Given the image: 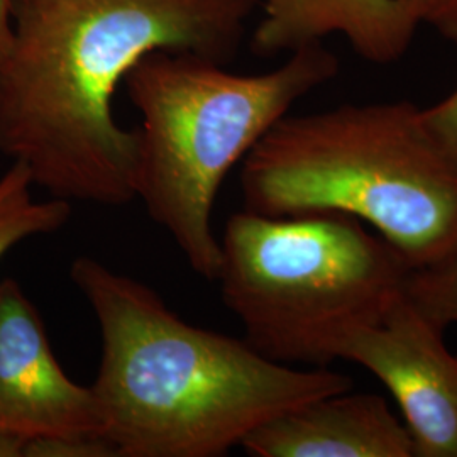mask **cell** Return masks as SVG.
<instances>
[{"mask_svg":"<svg viewBox=\"0 0 457 457\" xmlns=\"http://www.w3.org/2000/svg\"><path fill=\"white\" fill-rule=\"evenodd\" d=\"M34 183L26 166L12 163L0 177V262L17 245L46 236L65 226L71 204L53 198L36 200Z\"/></svg>","mask_w":457,"mask_h":457,"instance_id":"30bf717a","label":"cell"},{"mask_svg":"<svg viewBox=\"0 0 457 457\" xmlns=\"http://www.w3.org/2000/svg\"><path fill=\"white\" fill-rule=\"evenodd\" d=\"M70 278L94 312L92 390L117 457H222L278 415L353 388L328 366L298 370L251 344L188 324L146 283L92 256Z\"/></svg>","mask_w":457,"mask_h":457,"instance_id":"7a4b0ae2","label":"cell"},{"mask_svg":"<svg viewBox=\"0 0 457 457\" xmlns=\"http://www.w3.org/2000/svg\"><path fill=\"white\" fill-rule=\"evenodd\" d=\"M339 73L322 43L295 49L283 65L237 75L190 51L156 49L124 79L141 114L134 192L200 278L215 281L220 237L213 209L230 170L300 98Z\"/></svg>","mask_w":457,"mask_h":457,"instance_id":"277c9868","label":"cell"},{"mask_svg":"<svg viewBox=\"0 0 457 457\" xmlns=\"http://www.w3.org/2000/svg\"><path fill=\"white\" fill-rule=\"evenodd\" d=\"M411 21L457 43V0H398Z\"/></svg>","mask_w":457,"mask_h":457,"instance_id":"5bb4252c","label":"cell"},{"mask_svg":"<svg viewBox=\"0 0 457 457\" xmlns=\"http://www.w3.org/2000/svg\"><path fill=\"white\" fill-rule=\"evenodd\" d=\"M444 332L403 290L379 319L345 328L330 351L332 362H356L390 390L415 457H457V354Z\"/></svg>","mask_w":457,"mask_h":457,"instance_id":"8992f818","label":"cell"},{"mask_svg":"<svg viewBox=\"0 0 457 457\" xmlns=\"http://www.w3.org/2000/svg\"><path fill=\"white\" fill-rule=\"evenodd\" d=\"M403 290L436 326L457 324V245L437 262L410 270Z\"/></svg>","mask_w":457,"mask_h":457,"instance_id":"8fae6325","label":"cell"},{"mask_svg":"<svg viewBox=\"0 0 457 457\" xmlns=\"http://www.w3.org/2000/svg\"><path fill=\"white\" fill-rule=\"evenodd\" d=\"M253 457H415L405 422L375 393H332L256 428L243 445Z\"/></svg>","mask_w":457,"mask_h":457,"instance_id":"ba28073f","label":"cell"},{"mask_svg":"<svg viewBox=\"0 0 457 457\" xmlns=\"http://www.w3.org/2000/svg\"><path fill=\"white\" fill-rule=\"evenodd\" d=\"M417 29L398 0H264L251 48L273 56L341 34L362 60L388 65L405 56Z\"/></svg>","mask_w":457,"mask_h":457,"instance_id":"9c48e42d","label":"cell"},{"mask_svg":"<svg viewBox=\"0 0 457 457\" xmlns=\"http://www.w3.org/2000/svg\"><path fill=\"white\" fill-rule=\"evenodd\" d=\"M420 117L434 145L457 170V88L441 102L420 107Z\"/></svg>","mask_w":457,"mask_h":457,"instance_id":"4fadbf2b","label":"cell"},{"mask_svg":"<svg viewBox=\"0 0 457 457\" xmlns=\"http://www.w3.org/2000/svg\"><path fill=\"white\" fill-rule=\"evenodd\" d=\"M28 441L0 430V457H24Z\"/></svg>","mask_w":457,"mask_h":457,"instance_id":"2e32d148","label":"cell"},{"mask_svg":"<svg viewBox=\"0 0 457 457\" xmlns=\"http://www.w3.org/2000/svg\"><path fill=\"white\" fill-rule=\"evenodd\" d=\"M14 31V0H0V63L11 46Z\"/></svg>","mask_w":457,"mask_h":457,"instance_id":"9a60e30c","label":"cell"},{"mask_svg":"<svg viewBox=\"0 0 457 457\" xmlns=\"http://www.w3.org/2000/svg\"><path fill=\"white\" fill-rule=\"evenodd\" d=\"M256 0H14L0 63V153L53 198L136 200L137 132L112 112L145 54L190 51L228 62Z\"/></svg>","mask_w":457,"mask_h":457,"instance_id":"6da1fadb","label":"cell"},{"mask_svg":"<svg viewBox=\"0 0 457 457\" xmlns=\"http://www.w3.org/2000/svg\"><path fill=\"white\" fill-rule=\"evenodd\" d=\"M410 270L354 217L243 209L228 217L220 237L215 281L258 353L322 368L345 328L383 315L403 292Z\"/></svg>","mask_w":457,"mask_h":457,"instance_id":"5b68a950","label":"cell"},{"mask_svg":"<svg viewBox=\"0 0 457 457\" xmlns=\"http://www.w3.org/2000/svg\"><path fill=\"white\" fill-rule=\"evenodd\" d=\"M245 209L343 213L420 268L457 245V170L411 102L285 115L241 163Z\"/></svg>","mask_w":457,"mask_h":457,"instance_id":"3957f363","label":"cell"},{"mask_svg":"<svg viewBox=\"0 0 457 457\" xmlns=\"http://www.w3.org/2000/svg\"><path fill=\"white\" fill-rule=\"evenodd\" d=\"M24 457H117V451L104 436L75 434L29 441Z\"/></svg>","mask_w":457,"mask_h":457,"instance_id":"7c38bea8","label":"cell"},{"mask_svg":"<svg viewBox=\"0 0 457 457\" xmlns=\"http://www.w3.org/2000/svg\"><path fill=\"white\" fill-rule=\"evenodd\" d=\"M0 430L28 442L104 436L92 386L66 375L41 313L12 278L0 281Z\"/></svg>","mask_w":457,"mask_h":457,"instance_id":"52a82bcc","label":"cell"}]
</instances>
